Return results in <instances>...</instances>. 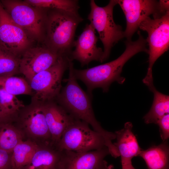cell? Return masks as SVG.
<instances>
[{
    "mask_svg": "<svg viewBox=\"0 0 169 169\" xmlns=\"http://www.w3.org/2000/svg\"><path fill=\"white\" fill-rule=\"evenodd\" d=\"M138 39L132 41L126 40L125 49L115 59L106 63L84 69H74L73 72L77 79L84 83L87 87L88 94L92 96L93 90L101 88L104 92H107L110 84L116 81L122 84L125 79L121 76L123 67L125 63L136 54L144 52L148 53L146 47L147 41L138 31Z\"/></svg>",
    "mask_w": 169,
    "mask_h": 169,
    "instance_id": "6da1fadb",
    "label": "cell"
},
{
    "mask_svg": "<svg viewBox=\"0 0 169 169\" xmlns=\"http://www.w3.org/2000/svg\"><path fill=\"white\" fill-rule=\"evenodd\" d=\"M72 60L69 61L68 78L64 80L67 83L58 96L60 105L75 118L83 121L99 133L104 138L106 146L114 148L112 140L115 139V133L104 129L95 116L90 96L80 87L74 73Z\"/></svg>",
    "mask_w": 169,
    "mask_h": 169,
    "instance_id": "7a4b0ae2",
    "label": "cell"
},
{
    "mask_svg": "<svg viewBox=\"0 0 169 169\" xmlns=\"http://www.w3.org/2000/svg\"><path fill=\"white\" fill-rule=\"evenodd\" d=\"M54 10L48 22L50 49L60 56L70 58L74 47L76 28L83 19L79 13Z\"/></svg>",
    "mask_w": 169,
    "mask_h": 169,
    "instance_id": "3957f363",
    "label": "cell"
},
{
    "mask_svg": "<svg viewBox=\"0 0 169 169\" xmlns=\"http://www.w3.org/2000/svg\"><path fill=\"white\" fill-rule=\"evenodd\" d=\"M117 4V0H111L106 6L101 7L98 6L94 0L90 1V11L87 18L98 33L104 47L101 63L109 57L112 48L125 37L122 27L116 24L114 20L113 9Z\"/></svg>",
    "mask_w": 169,
    "mask_h": 169,
    "instance_id": "277c9868",
    "label": "cell"
},
{
    "mask_svg": "<svg viewBox=\"0 0 169 169\" xmlns=\"http://www.w3.org/2000/svg\"><path fill=\"white\" fill-rule=\"evenodd\" d=\"M139 28L148 34L146 39L149 45V65L142 81L148 86L153 84L152 69L154 64L169 49V11L158 18H147L141 23Z\"/></svg>",
    "mask_w": 169,
    "mask_h": 169,
    "instance_id": "5b68a950",
    "label": "cell"
},
{
    "mask_svg": "<svg viewBox=\"0 0 169 169\" xmlns=\"http://www.w3.org/2000/svg\"><path fill=\"white\" fill-rule=\"evenodd\" d=\"M106 147L101 134L92 130L87 123L75 119L63 134L55 147L59 151L66 150L84 152Z\"/></svg>",
    "mask_w": 169,
    "mask_h": 169,
    "instance_id": "8992f818",
    "label": "cell"
},
{
    "mask_svg": "<svg viewBox=\"0 0 169 169\" xmlns=\"http://www.w3.org/2000/svg\"><path fill=\"white\" fill-rule=\"evenodd\" d=\"M69 57H60L48 69L35 75L29 81L35 99L42 103L52 101L59 95L64 71L68 69Z\"/></svg>",
    "mask_w": 169,
    "mask_h": 169,
    "instance_id": "52a82bcc",
    "label": "cell"
},
{
    "mask_svg": "<svg viewBox=\"0 0 169 169\" xmlns=\"http://www.w3.org/2000/svg\"><path fill=\"white\" fill-rule=\"evenodd\" d=\"M123 10L126 21L124 31L127 40L131 38L141 23L152 15L153 18H160L166 13L161 9L159 1L155 0H117Z\"/></svg>",
    "mask_w": 169,
    "mask_h": 169,
    "instance_id": "ba28073f",
    "label": "cell"
},
{
    "mask_svg": "<svg viewBox=\"0 0 169 169\" xmlns=\"http://www.w3.org/2000/svg\"><path fill=\"white\" fill-rule=\"evenodd\" d=\"M17 127L27 139L38 145H50L51 136L45 120L44 104L31 107L23 112Z\"/></svg>",
    "mask_w": 169,
    "mask_h": 169,
    "instance_id": "9c48e42d",
    "label": "cell"
},
{
    "mask_svg": "<svg viewBox=\"0 0 169 169\" xmlns=\"http://www.w3.org/2000/svg\"><path fill=\"white\" fill-rule=\"evenodd\" d=\"M1 3L13 21L33 35L41 33L42 18L38 12L25 2L2 0Z\"/></svg>",
    "mask_w": 169,
    "mask_h": 169,
    "instance_id": "30bf717a",
    "label": "cell"
},
{
    "mask_svg": "<svg viewBox=\"0 0 169 169\" xmlns=\"http://www.w3.org/2000/svg\"><path fill=\"white\" fill-rule=\"evenodd\" d=\"M60 152L57 169H102L107 163L105 158L110 154L107 147L84 152L66 150Z\"/></svg>",
    "mask_w": 169,
    "mask_h": 169,
    "instance_id": "8fae6325",
    "label": "cell"
},
{
    "mask_svg": "<svg viewBox=\"0 0 169 169\" xmlns=\"http://www.w3.org/2000/svg\"><path fill=\"white\" fill-rule=\"evenodd\" d=\"M60 57L48 48H31L19 61V69L29 81L35 75L53 66Z\"/></svg>",
    "mask_w": 169,
    "mask_h": 169,
    "instance_id": "7c38bea8",
    "label": "cell"
},
{
    "mask_svg": "<svg viewBox=\"0 0 169 169\" xmlns=\"http://www.w3.org/2000/svg\"><path fill=\"white\" fill-rule=\"evenodd\" d=\"M28 43L24 29L13 21L0 1V45L13 54L24 49Z\"/></svg>",
    "mask_w": 169,
    "mask_h": 169,
    "instance_id": "4fadbf2b",
    "label": "cell"
},
{
    "mask_svg": "<svg viewBox=\"0 0 169 169\" xmlns=\"http://www.w3.org/2000/svg\"><path fill=\"white\" fill-rule=\"evenodd\" d=\"M98 40L93 26L90 23L86 24L82 32L74 41L75 48L71 53L70 59L78 61L82 67L93 61L100 62L103 51L97 47Z\"/></svg>",
    "mask_w": 169,
    "mask_h": 169,
    "instance_id": "5bb4252c",
    "label": "cell"
},
{
    "mask_svg": "<svg viewBox=\"0 0 169 169\" xmlns=\"http://www.w3.org/2000/svg\"><path fill=\"white\" fill-rule=\"evenodd\" d=\"M44 105L45 120L51 136L50 145L55 147L65 131L75 118L60 105L52 101Z\"/></svg>",
    "mask_w": 169,
    "mask_h": 169,
    "instance_id": "9a60e30c",
    "label": "cell"
},
{
    "mask_svg": "<svg viewBox=\"0 0 169 169\" xmlns=\"http://www.w3.org/2000/svg\"><path fill=\"white\" fill-rule=\"evenodd\" d=\"M133 125L126 122L124 128L115 133L116 141L113 143L121 157V161H131L139 156L141 151L136 138L132 131Z\"/></svg>",
    "mask_w": 169,
    "mask_h": 169,
    "instance_id": "2e32d148",
    "label": "cell"
},
{
    "mask_svg": "<svg viewBox=\"0 0 169 169\" xmlns=\"http://www.w3.org/2000/svg\"><path fill=\"white\" fill-rule=\"evenodd\" d=\"M60 154L50 145L39 144L30 161L21 169H57Z\"/></svg>",
    "mask_w": 169,
    "mask_h": 169,
    "instance_id": "e0dca14e",
    "label": "cell"
},
{
    "mask_svg": "<svg viewBox=\"0 0 169 169\" xmlns=\"http://www.w3.org/2000/svg\"><path fill=\"white\" fill-rule=\"evenodd\" d=\"M148 169H169V147L167 141L141 150L139 155Z\"/></svg>",
    "mask_w": 169,
    "mask_h": 169,
    "instance_id": "ac0fdd59",
    "label": "cell"
},
{
    "mask_svg": "<svg viewBox=\"0 0 169 169\" xmlns=\"http://www.w3.org/2000/svg\"><path fill=\"white\" fill-rule=\"evenodd\" d=\"M149 89L153 93L154 99L151 109L143 118L147 124H156L160 118L169 113V96L158 91L154 85Z\"/></svg>",
    "mask_w": 169,
    "mask_h": 169,
    "instance_id": "d6986e66",
    "label": "cell"
},
{
    "mask_svg": "<svg viewBox=\"0 0 169 169\" xmlns=\"http://www.w3.org/2000/svg\"><path fill=\"white\" fill-rule=\"evenodd\" d=\"M39 145L27 139L18 144L13 149L11 160L12 169H21L30 161Z\"/></svg>",
    "mask_w": 169,
    "mask_h": 169,
    "instance_id": "ffe728a7",
    "label": "cell"
},
{
    "mask_svg": "<svg viewBox=\"0 0 169 169\" xmlns=\"http://www.w3.org/2000/svg\"><path fill=\"white\" fill-rule=\"evenodd\" d=\"M25 137L23 132L11 122L0 123V149L12 152L15 147Z\"/></svg>",
    "mask_w": 169,
    "mask_h": 169,
    "instance_id": "44dd1931",
    "label": "cell"
},
{
    "mask_svg": "<svg viewBox=\"0 0 169 169\" xmlns=\"http://www.w3.org/2000/svg\"><path fill=\"white\" fill-rule=\"evenodd\" d=\"M23 102L16 96L11 94L0 87V108L6 122H11L24 107Z\"/></svg>",
    "mask_w": 169,
    "mask_h": 169,
    "instance_id": "7402d4cb",
    "label": "cell"
},
{
    "mask_svg": "<svg viewBox=\"0 0 169 169\" xmlns=\"http://www.w3.org/2000/svg\"><path fill=\"white\" fill-rule=\"evenodd\" d=\"M32 6L49 8L78 13V1L75 0H27L24 1Z\"/></svg>",
    "mask_w": 169,
    "mask_h": 169,
    "instance_id": "603a6c76",
    "label": "cell"
},
{
    "mask_svg": "<svg viewBox=\"0 0 169 169\" xmlns=\"http://www.w3.org/2000/svg\"><path fill=\"white\" fill-rule=\"evenodd\" d=\"M0 87L15 96L29 95L32 92L29 84L25 80L13 76L0 77Z\"/></svg>",
    "mask_w": 169,
    "mask_h": 169,
    "instance_id": "cb8c5ba5",
    "label": "cell"
},
{
    "mask_svg": "<svg viewBox=\"0 0 169 169\" xmlns=\"http://www.w3.org/2000/svg\"><path fill=\"white\" fill-rule=\"evenodd\" d=\"M19 61L0 45V77L13 76L19 69Z\"/></svg>",
    "mask_w": 169,
    "mask_h": 169,
    "instance_id": "d4e9b609",
    "label": "cell"
},
{
    "mask_svg": "<svg viewBox=\"0 0 169 169\" xmlns=\"http://www.w3.org/2000/svg\"><path fill=\"white\" fill-rule=\"evenodd\" d=\"M159 126L160 136L163 142L169 138V114H166L160 118L156 124Z\"/></svg>",
    "mask_w": 169,
    "mask_h": 169,
    "instance_id": "484cf974",
    "label": "cell"
},
{
    "mask_svg": "<svg viewBox=\"0 0 169 169\" xmlns=\"http://www.w3.org/2000/svg\"><path fill=\"white\" fill-rule=\"evenodd\" d=\"M12 152L0 149V169H12Z\"/></svg>",
    "mask_w": 169,
    "mask_h": 169,
    "instance_id": "4316f807",
    "label": "cell"
},
{
    "mask_svg": "<svg viewBox=\"0 0 169 169\" xmlns=\"http://www.w3.org/2000/svg\"><path fill=\"white\" fill-rule=\"evenodd\" d=\"M122 169H135L133 166L131 161H121Z\"/></svg>",
    "mask_w": 169,
    "mask_h": 169,
    "instance_id": "83f0119b",
    "label": "cell"
},
{
    "mask_svg": "<svg viewBox=\"0 0 169 169\" xmlns=\"http://www.w3.org/2000/svg\"><path fill=\"white\" fill-rule=\"evenodd\" d=\"M114 168V166L112 164L108 165L107 163L105 164L102 169H113Z\"/></svg>",
    "mask_w": 169,
    "mask_h": 169,
    "instance_id": "f1b7e54d",
    "label": "cell"
},
{
    "mask_svg": "<svg viewBox=\"0 0 169 169\" xmlns=\"http://www.w3.org/2000/svg\"><path fill=\"white\" fill-rule=\"evenodd\" d=\"M4 122H6L4 121V120L3 118L0 108V123Z\"/></svg>",
    "mask_w": 169,
    "mask_h": 169,
    "instance_id": "f546056e",
    "label": "cell"
}]
</instances>
